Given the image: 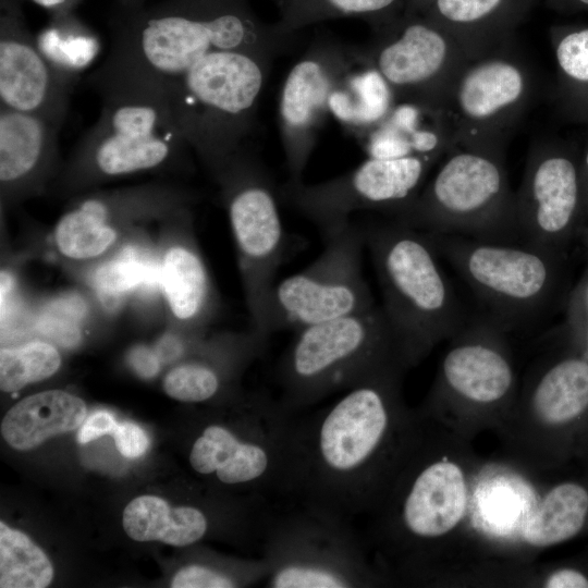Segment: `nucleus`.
<instances>
[{"instance_id":"79ce46f5","label":"nucleus","mask_w":588,"mask_h":588,"mask_svg":"<svg viewBox=\"0 0 588 588\" xmlns=\"http://www.w3.org/2000/svg\"><path fill=\"white\" fill-rule=\"evenodd\" d=\"M579 327L581 335V354L588 359V279L585 281L579 294Z\"/></svg>"},{"instance_id":"c756f323","label":"nucleus","mask_w":588,"mask_h":588,"mask_svg":"<svg viewBox=\"0 0 588 588\" xmlns=\"http://www.w3.org/2000/svg\"><path fill=\"white\" fill-rule=\"evenodd\" d=\"M113 205L100 196L85 198L58 222L59 250L69 258L87 259L102 254L115 240L109 223Z\"/></svg>"},{"instance_id":"6ab92c4d","label":"nucleus","mask_w":588,"mask_h":588,"mask_svg":"<svg viewBox=\"0 0 588 588\" xmlns=\"http://www.w3.org/2000/svg\"><path fill=\"white\" fill-rule=\"evenodd\" d=\"M358 50L320 39L290 70L280 95L279 123L291 182L303 174L330 112L335 88Z\"/></svg>"},{"instance_id":"a211bd4d","label":"nucleus","mask_w":588,"mask_h":588,"mask_svg":"<svg viewBox=\"0 0 588 588\" xmlns=\"http://www.w3.org/2000/svg\"><path fill=\"white\" fill-rule=\"evenodd\" d=\"M436 162L417 156L369 157L352 171L328 181L316 184L289 181L282 195L327 233L350 222V216L360 210L397 217L417 197Z\"/></svg>"},{"instance_id":"5701e85b","label":"nucleus","mask_w":588,"mask_h":588,"mask_svg":"<svg viewBox=\"0 0 588 588\" xmlns=\"http://www.w3.org/2000/svg\"><path fill=\"white\" fill-rule=\"evenodd\" d=\"M588 530V480L564 479L540 489L518 532L524 563L531 553L560 546Z\"/></svg>"},{"instance_id":"9d476101","label":"nucleus","mask_w":588,"mask_h":588,"mask_svg":"<svg viewBox=\"0 0 588 588\" xmlns=\"http://www.w3.org/2000/svg\"><path fill=\"white\" fill-rule=\"evenodd\" d=\"M394 220L427 233L519 243L504 152L454 146Z\"/></svg>"},{"instance_id":"9b49d317","label":"nucleus","mask_w":588,"mask_h":588,"mask_svg":"<svg viewBox=\"0 0 588 588\" xmlns=\"http://www.w3.org/2000/svg\"><path fill=\"white\" fill-rule=\"evenodd\" d=\"M296 414L269 395L249 401L236 425L210 422L195 438L188 462L225 487L289 497L291 438Z\"/></svg>"},{"instance_id":"412c9836","label":"nucleus","mask_w":588,"mask_h":588,"mask_svg":"<svg viewBox=\"0 0 588 588\" xmlns=\"http://www.w3.org/2000/svg\"><path fill=\"white\" fill-rule=\"evenodd\" d=\"M580 196L574 160L550 145L536 144L515 192L519 243L556 255L576 221Z\"/></svg>"},{"instance_id":"c03bdc74","label":"nucleus","mask_w":588,"mask_h":588,"mask_svg":"<svg viewBox=\"0 0 588 588\" xmlns=\"http://www.w3.org/2000/svg\"><path fill=\"white\" fill-rule=\"evenodd\" d=\"M182 343L173 336H171V339L160 342L157 348L158 357L164 360H174L182 354Z\"/></svg>"},{"instance_id":"e433bc0d","label":"nucleus","mask_w":588,"mask_h":588,"mask_svg":"<svg viewBox=\"0 0 588 588\" xmlns=\"http://www.w3.org/2000/svg\"><path fill=\"white\" fill-rule=\"evenodd\" d=\"M554 56L560 75L572 86L588 88V28L552 30Z\"/></svg>"},{"instance_id":"7ed1b4c3","label":"nucleus","mask_w":588,"mask_h":588,"mask_svg":"<svg viewBox=\"0 0 588 588\" xmlns=\"http://www.w3.org/2000/svg\"><path fill=\"white\" fill-rule=\"evenodd\" d=\"M111 48L90 81L101 93L127 88L166 94L206 56L224 50L277 56L294 33L267 24L247 0H162L119 10Z\"/></svg>"},{"instance_id":"f257e3e1","label":"nucleus","mask_w":588,"mask_h":588,"mask_svg":"<svg viewBox=\"0 0 588 588\" xmlns=\"http://www.w3.org/2000/svg\"><path fill=\"white\" fill-rule=\"evenodd\" d=\"M419 413L417 429L368 515L365 542L392 584L478 583L497 564L479 513L487 461L469 440Z\"/></svg>"},{"instance_id":"dca6fc26","label":"nucleus","mask_w":588,"mask_h":588,"mask_svg":"<svg viewBox=\"0 0 588 588\" xmlns=\"http://www.w3.org/2000/svg\"><path fill=\"white\" fill-rule=\"evenodd\" d=\"M225 191L255 328L267 331L268 306L284 253V230L272 184L246 152L217 174Z\"/></svg>"},{"instance_id":"c85d7f7f","label":"nucleus","mask_w":588,"mask_h":588,"mask_svg":"<svg viewBox=\"0 0 588 588\" xmlns=\"http://www.w3.org/2000/svg\"><path fill=\"white\" fill-rule=\"evenodd\" d=\"M285 33L326 21L358 17L373 30L397 19L408 10L409 0H275Z\"/></svg>"},{"instance_id":"09e8293b","label":"nucleus","mask_w":588,"mask_h":588,"mask_svg":"<svg viewBox=\"0 0 588 588\" xmlns=\"http://www.w3.org/2000/svg\"><path fill=\"white\" fill-rule=\"evenodd\" d=\"M584 170H585V172H586V174L588 176V149H587V151L585 154V157H584Z\"/></svg>"},{"instance_id":"2f4dec72","label":"nucleus","mask_w":588,"mask_h":588,"mask_svg":"<svg viewBox=\"0 0 588 588\" xmlns=\"http://www.w3.org/2000/svg\"><path fill=\"white\" fill-rule=\"evenodd\" d=\"M35 38L51 65L76 82L101 49L98 36L74 13L50 16L48 25Z\"/></svg>"},{"instance_id":"f8f14e48","label":"nucleus","mask_w":588,"mask_h":588,"mask_svg":"<svg viewBox=\"0 0 588 588\" xmlns=\"http://www.w3.org/2000/svg\"><path fill=\"white\" fill-rule=\"evenodd\" d=\"M100 94L101 111L77 146L73 175L117 177L154 170L189 147L166 95L127 88Z\"/></svg>"},{"instance_id":"ddd939ff","label":"nucleus","mask_w":588,"mask_h":588,"mask_svg":"<svg viewBox=\"0 0 588 588\" xmlns=\"http://www.w3.org/2000/svg\"><path fill=\"white\" fill-rule=\"evenodd\" d=\"M427 235L505 328L532 319L547 305L556 280L555 254L523 243Z\"/></svg>"},{"instance_id":"2eb2a0df","label":"nucleus","mask_w":588,"mask_h":588,"mask_svg":"<svg viewBox=\"0 0 588 588\" xmlns=\"http://www.w3.org/2000/svg\"><path fill=\"white\" fill-rule=\"evenodd\" d=\"M532 93L530 70L511 45L468 61L441 107L453 146L504 152Z\"/></svg>"},{"instance_id":"f3484780","label":"nucleus","mask_w":588,"mask_h":588,"mask_svg":"<svg viewBox=\"0 0 588 588\" xmlns=\"http://www.w3.org/2000/svg\"><path fill=\"white\" fill-rule=\"evenodd\" d=\"M375 32L365 52L396 101L441 110L452 84L470 61L457 41L419 13L405 12Z\"/></svg>"},{"instance_id":"c9c22d12","label":"nucleus","mask_w":588,"mask_h":588,"mask_svg":"<svg viewBox=\"0 0 588 588\" xmlns=\"http://www.w3.org/2000/svg\"><path fill=\"white\" fill-rule=\"evenodd\" d=\"M156 279L159 271L149 260L125 252L98 269L95 284L102 296L117 297L136 286L151 284Z\"/></svg>"},{"instance_id":"aec40b11","label":"nucleus","mask_w":588,"mask_h":588,"mask_svg":"<svg viewBox=\"0 0 588 588\" xmlns=\"http://www.w3.org/2000/svg\"><path fill=\"white\" fill-rule=\"evenodd\" d=\"M76 84L39 50L22 0H0V107L40 115L62 127Z\"/></svg>"},{"instance_id":"a18cd8bd","label":"nucleus","mask_w":588,"mask_h":588,"mask_svg":"<svg viewBox=\"0 0 588 588\" xmlns=\"http://www.w3.org/2000/svg\"><path fill=\"white\" fill-rule=\"evenodd\" d=\"M434 0H409L407 12L425 14Z\"/></svg>"},{"instance_id":"4c0bfd02","label":"nucleus","mask_w":588,"mask_h":588,"mask_svg":"<svg viewBox=\"0 0 588 588\" xmlns=\"http://www.w3.org/2000/svg\"><path fill=\"white\" fill-rule=\"evenodd\" d=\"M530 586L542 588H588V568L578 564H558L534 571Z\"/></svg>"},{"instance_id":"37998d69","label":"nucleus","mask_w":588,"mask_h":588,"mask_svg":"<svg viewBox=\"0 0 588 588\" xmlns=\"http://www.w3.org/2000/svg\"><path fill=\"white\" fill-rule=\"evenodd\" d=\"M33 3L41 7L50 16H60L70 13H74L76 7L83 0H29Z\"/></svg>"},{"instance_id":"cd10ccee","label":"nucleus","mask_w":588,"mask_h":588,"mask_svg":"<svg viewBox=\"0 0 588 588\" xmlns=\"http://www.w3.org/2000/svg\"><path fill=\"white\" fill-rule=\"evenodd\" d=\"M396 103V98L371 64L365 51L356 58L335 88L330 112L357 134H366L380 123Z\"/></svg>"},{"instance_id":"f704fd0d","label":"nucleus","mask_w":588,"mask_h":588,"mask_svg":"<svg viewBox=\"0 0 588 588\" xmlns=\"http://www.w3.org/2000/svg\"><path fill=\"white\" fill-rule=\"evenodd\" d=\"M223 381L224 369L216 363L193 362L173 368L163 380V389L174 400L200 403L213 399Z\"/></svg>"},{"instance_id":"72a5a7b5","label":"nucleus","mask_w":588,"mask_h":588,"mask_svg":"<svg viewBox=\"0 0 588 588\" xmlns=\"http://www.w3.org/2000/svg\"><path fill=\"white\" fill-rule=\"evenodd\" d=\"M60 364L61 357L56 347L45 342L3 347L0 352V388L4 392H16L52 376Z\"/></svg>"},{"instance_id":"423d86ee","label":"nucleus","mask_w":588,"mask_h":588,"mask_svg":"<svg viewBox=\"0 0 588 588\" xmlns=\"http://www.w3.org/2000/svg\"><path fill=\"white\" fill-rule=\"evenodd\" d=\"M505 327L491 315L469 320L449 345L418 409L451 432L471 441L498 430L519 391Z\"/></svg>"},{"instance_id":"0eeeda50","label":"nucleus","mask_w":588,"mask_h":588,"mask_svg":"<svg viewBox=\"0 0 588 588\" xmlns=\"http://www.w3.org/2000/svg\"><path fill=\"white\" fill-rule=\"evenodd\" d=\"M393 365L405 368L384 313L375 305L298 330L279 364V401L299 414Z\"/></svg>"},{"instance_id":"b1692460","label":"nucleus","mask_w":588,"mask_h":588,"mask_svg":"<svg viewBox=\"0 0 588 588\" xmlns=\"http://www.w3.org/2000/svg\"><path fill=\"white\" fill-rule=\"evenodd\" d=\"M363 138L368 156L379 159L417 156L438 161L454 147L441 110L409 101H396Z\"/></svg>"},{"instance_id":"bb28decb","label":"nucleus","mask_w":588,"mask_h":588,"mask_svg":"<svg viewBox=\"0 0 588 588\" xmlns=\"http://www.w3.org/2000/svg\"><path fill=\"white\" fill-rule=\"evenodd\" d=\"M208 514L195 505L170 506L156 495L133 499L123 512V528L136 541H161L186 547L209 532Z\"/></svg>"},{"instance_id":"de8ad7c7","label":"nucleus","mask_w":588,"mask_h":588,"mask_svg":"<svg viewBox=\"0 0 588 588\" xmlns=\"http://www.w3.org/2000/svg\"><path fill=\"white\" fill-rule=\"evenodd\" d=\"M559 0H546V2L549 4V5H553L555 2H558ZM574 3L576 4H579V5H584V7H588V0H572Z\"/></svg>"},{"instance_id":"f03ea898","label":"nucleus","mask_w":588,"mask_h":588,"mask_svg":"<svg viewBox=\"0 0 588 588\" xmlns=\"http://www.w3.org/2000/svg\"><path fill=\"white\" fill-rule=\"evenodd\" d=\"M405 371L390 366L326 407L296 414L289 497L351 522L372 512L420 421L403 395Z\"/></svg>"},{"instance_id":"a878e982","label":"nucleus","mask_w":588,"mask_h":588,"mask_svg":"<svg viewBox=\"0 0 588 588\" xmlns=\"http://www.w3.org/2000/svg\"><path fill=\"white\" fill-rule=\"evenodd\" d=\"M87 416L85 402L62 390L27 396L4 415L1 434L15 450L27 451L46 439L81 427Z\"/></svg>"},{"instance_id":"6e6552de","label":"nucleus","mask_w":588,"mask_h":588,"mask_svg":"<svg viewBox=\"0 0 588 588\" xmlns=\"http://www.w3.org/2000/svg\"><path fill=\"white\" fill-rule=\"evenodd\" d=\"M497 432L505 460L531 474L579 455L588 436V359L571 353L535 366Z\"/></svg>"},{"instance_id":"20e7f679","label":"nucleus","mask_w":588,"mask_h":588,"mask_svg":"<svg viewBox=\"0 0 588 588\" xmlns=\"http://www.w3.org/2000/svg\"><path fill=\"white\" fill-rule=\"evenodd\" d=\"M383 304L406 369L466 322L460 299L426 232L396 220L363 229Z\"/></svg>"},{"instance_id":"4468645a","label":"nucleus","mask_w":588,"mask_h":588,"mask_svg":"<svg viewBox=\"0 0 588 588\" xmlns=\"http://www.w3.org/2000/svg\"><path fill=\"white\" fill-rule=\"evenodd\" d=\"M326 245L303 271L275 283L267 331H296L375 306L362 270L363 229L351 221L324 233Z\"/></svg>"},{"instance_id":"58836bf2","label":"nucleus","mask_w":588,"mask_h":588,"mask_svg":"<svg viewBox=\"0 0 588 588\" xmlns=\"http://www.w3.org/2000/svg\"><path fill=\"white\" fill-rule=\"evenodd\" d=\"M112 436L118 451L130 458L142 456L150 443L146 431L131 421L118 424Z\"/></svg>"},{"instance_id":"4be33fe9","label":"nucleus","mask_w":588,"mask_h":588,"mask_svg":"<svg viewBox=\"0 0 588 588\" xmlns=\"http://www.w3.org/2000/svg\"><path fill=\"white\" fill-rule=\"evenodd\" d=\"M539 0H434L426 16L442 26L469 60L511 45Z\"/></svg>"},{"instance_id":"a19ab883","label":"nucleus","mask_w":588,"mask_h":588,"mask_svg":"<svg viewBox=\"0 0 588 588\" xmlns=\"http://www.w3.org/2000/svg\"><path fill=\"white\" fill-rule=\"evenodd\" d=\"M128 360L134 370L144 378H150L159 370L160 358L157 353L146 347L134 348L128 356Z\"/></svg>"},{"instance_id":"49530a36","label":"nucleus","mask_w":588,"mask_h":588,"mask_svg":"<svg viewBox=\"0 0 588 588\" xmlns=\"http://www.w3.org/2000/svg\"><path fill=\"white\" fill-rule=\"evenodd\" d=\"M145 1L146 0H117V5L119 10H130L144 5Z\"/></svg>"},{"instance_id":"1a4fd4ad","label":"nucleus","mask_w":588,"mask_h":588,"mask_svg":"<svg viewBox=\"0 0 588 588\" xmlns=\"http://www.w3.org/2000/svg\"><path fill=\"white\" fill-rule=\"evenodd\" d=\"M353 522L297 503L265 524L268 588H370L392 585Z\"/></svg>"},{"instance_id":"393cba45","label":"nucleus","mask_w":588,"mask_h":588,"mask_svg":"<svg viewBox=\"0 0 588 588\" xmlns=\"http://www.w3.org/2000/svg\"><path fill=\"white\" fill-rule=\"evenodd\" d=\"M61 126L36 114L0 107V180L22 186L40 175L57 156Z\"/></svg>"},{"instance_id":"39448f33","label":"nucleus","mask_w":588,"mask_h":588,"mask_svg":"<svg viewBox=\"0 0 588 588\" xmlns=\"http://www.w3.org/2000/svg\"><path fill=\"white\" fill-rule=\"evenodd\" d=\"M273 58L255 51H216L164 94L185 142L216 174L245 152Z\"/></svg>"},{"instance_id":"ea45409f","label":"nucleus","mask_w":588,"mask_h":588,"mask_svg":"<svg viewBox=\"0 0 588 588\" xmlns=\"http://www.w3.org/2000/svg\"><path fill=\"white\" fill-rule=\"evenodd\" d=\"M117 426L118 422L111 413L107 411L94 412L81 425L77 441L85 444L105 434H112Z\"/></svg>"},{"instance_id":"7c9ffc66","label":"nucleus","mask_w":588,"mask_h":588,"mask_svg":"<svg viewBox=\"0 0 588 588\" xmlns=\"http://www.w3.org/2000/svg\"><path fill=\"white\" fill-rule=\"evenodd\" d=\"M159 281L177 319H196L208 306L209 280L195 250L186 246L171 247L160 267Z\"/></svg>"},{"instance_id":"473e14b6","label":"nucleus","mask_w":588,"mask_h":588,"mask_svg":"<svg viewBox=\"0 0 588 588\" xmlns=\"http://www.w3.org/2000/svg\"><path fill=\"white\" fill-rule=\"evenodd\" d=\"M52 578L45 552L24 532L0 522V587L44 588Z\"/></svg>"}]
</instances>
